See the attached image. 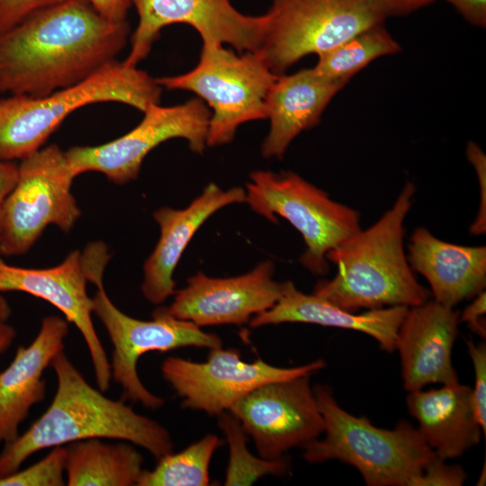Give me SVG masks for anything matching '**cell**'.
I'll list each match as a JSON object with an SVG mask.
<instances>
[{
	"label": "cell",
	"instance_id": "d6986e66",
	"mask_svg": "<svg viewBox=\"0 0 486 486\" xmlns=\"http://www.w3.org/2000/svg\"><path fill=\"white\" fill-rule=\"evenodd\" d=\"M69 322L56 315L42 319L40 328L28 346H20L13 361L0 372V444L14 441L30 410L46 394L45 369L64 350Z\"/></svg>",
	"mask_w": 486,
	"mask_h": 486
},
{
	"label": "cell",
	"instance_id": "83f0119b",
	"mask_svg": "<svg viewBox=\"0 0 486 486\" xmlns=\"http://www.w3.org/2000/svg\"><path fill=\"white\" fill-rule=\"evenodd\" d=\"M67 446H57L41 460L0 479V486H63Z\"/></svg>",
	"mask_w": 486,
	"mask_h": 486
},
{
	"label": "cell",
	"instance_id": "9c48e42d",
	"mask_svg": "<svg viewBox=\"0 0 486 486\" xmlns=\"http://www.w3.org/2000/svg\"><path fill=\"white\" fill-rule=\"evenodd\" d=\"M259 50L276 76L307 55H320L385 15L374 0H273Z\"/></svg>",
	"mask_w": 486,
	"mask_h": 486
},
{
	"label": "cell",
	"instance_id": "5bb4252c",
	"mask_svg": "<svg viewBox=\"0 0 486 486\" xmlns=\"http://www.w3.org/2000/svg\"><path fill=\"white\" fill-rule=\"evenodd\" d=\"M131 1L139 22L122 61L128 67H138L149 54L160 31L170 24H188L201 35L202 43L229 44L239 52H256L266 28V14H243L230 0Z\"/></svg>",
	"mask_w": 486,
	"mask_h": 486
},
{
	"label": "cell",
	"instance_id": "d590c367",
	"mask_svg": "<svg viewBox=\"0 0 486 486\" xmlns=\"http://www.w3.org/2000/svg\"><path fill=\"white\" fill-rule=\"evenodd\" d=\"M385 17L404 15L436 0H374Z\"/></svg>",
	"mask_w": 486,
	"mask_h": 486
},
{
	"label": "cell",
	"instance_id": "5b68a950",
	"mask_svg": "<svg viewBox=\"0 0 486 486\" xmlns=\"http://www.w3.org/2000/svg\"><path fill=\"white\" fill-rule=\"evenodd\" d=\"M313 392L325 435L303 447L309 463L338 460L355 467L369 486H410L436 454L418 428L401 420L392 429L374 426L365 417L342 409L330 388Z\"/></svg>",
	"mask_w": 486,
	"mask_h": 486
},
{
	"label": "cell",
	"instance_id": "74e56055",
	"mask_svg": "<svg viewBox=\"0 0 486 486\" xmlns=\"http://www.w3.org/2000/svg\"><path fill=\"white\" fill-rule=\"evenodd\" d=\"M16 330L6 321H0V355L4 353L14 343Z\"/></svg>",
	"mask_w": 486,
	"mask_h": 486
},
{
	"label": "cell",
	"instance_id": "d4e9b609",
	"mask_svg": "<svg viewBox=\"0 0 486 486\" xmlns=\"http://www.w3.org/2000/svg\"><path fill=\"white\" fill-rule=\"evenodd\" d=\"M400 46L383 23L366 29L319 55L313 68L320 75L346 86L374 59L400 51Z\"/></svg>",
	"mask_w": 486,
	"mask_h": 486
},
{
	"label": "cell",
	"instance_id": "e575fe53",
	"mask_svg": "<svg viewBox=\"0 0 486 486\" xmlns=\"http://www.w3.org/2000/svg\"><path fill=\"white\" fill-rule=\"evenodd\" d=\"M103 17L112 22L127 21L131 0H86Z\"/></svg>",
	"mask_w": 486,
	"mask_h": 486
},
{
	"label": "cell",
	"instance_id": "ffe728a7",
	"mask_svg": "<svg viewBox=\"0 0 486 486\" xmlns=\"http://www.w3.org/2000/svg\"><path fill=\"white\" fill-rule=\"evenodd\" d=\"M412 270L426 278L435 301L454 308L475 297L486 285V248L453 244L417 228L408 244Z\"/></svg>",
	"mask_w": 486,
	"mask_h": 486
},
{
	"label": "cell",
	"instance_id": "ac0fdd59",
	"mask_svg": "<svg viewBox=\"0 0 486 486\" xmlns=\"http://www.w3.org/2000/svg\"><path fill=\"white\" fill-rule=\"evenodd\" d=\"M245 201L246 191L242 187L223 190L210 183L184 209L161 207L154 212L160 237L144 263L140 287L148 302L161 304L175 294L173 274L187 245L203 222L221 208Z\"/></svg>",
	"mask_w": 486,
	"mask_h": 486
},
{
	"label": "cell",
	"instance_id": "836d02e7",
	"mask_svg": "<svg viewBox=\"0 0 486 486\" xmlns=\"http://www.w3.org/2000/svg\"><path fill=\"white\" fill-rule=\"evenodd\" d=\"M472 25L484 28L486 25V0H445Z\"/></svg>",
	"mask_w": 486,
	"mask_h": 486
},
{
	"label": "cell",
	"instance_id": "3957f363",
	"mask_svg": "<svg viewBox=\"0 0 486 486\" xmlns=\"http://www.w3.org/2000/svg\"><path fill=\"white\" fill-rule=\"evenodd\" d=\"M415 191L408 182L375 223L329 250L326 258L337 273L320 281L312 293L352 312L427 302L429 292L416 279L404 250V220Z\"/></svg>",
	"mask_w": 486,
	"mask_h": 486
},
{
	"label": "cell",
	"instance_id": "7c38bea8",
	"mask_svg": "<svg viewBox=\"0 0 486 486\" xmlns=\"http://www.w3.org/2000/svg\"><path fill=\"white\" fill-rule=\"evenodd\" d=\"M325 367L323 360L295 367H277L261 359L240 358L238 351L210 349L205 362L169 356L161 364L163 378L182 398L184 408L220 415L257 387L284 379L311 374Z\"/></svg>",
	"mask_w": 486,
	"mask_h": 486
},
{
	"label": "cell",
	"instance_id": "ba28073f",
	"mask_svg": "<svg viewBox=\"0 0 486 486\" xmlns=\"http://www.w3.org/2000/svg\"><path fill=\"white\" fill-rule=\"evenodd\" d=\"M245 191V202L256 213L274 223L278 215L302 234L306 249L300 262L313 274H326L327 253L361 230L356 210L332 200L294 172L253 171Z\"/></svg>",
	"mask_w": 486,
	"mask_h": 486
},
{
	"label": "cell",
	"instance_id": "4dcf8cb0",
	"mask_svg": "<svg viewBox=\"0 0 486 486\" xmlns=\"http://www.w3.org/2000/svg\"><path fill=\"white\" fill-rule=\"evenodd\" d=\"M68 0H0V34L32 14Z\"/></svg>",
	"mask_w": 486,
	"mask_h": 486
},
{
	"label": "cell",
	"instance_id": "4fadbf2b",
	"mask_svg": "<svg viewBox=\"0 0 486 486\" xmlns=\"http://www.w3.org/2000/svg\"><path fill=\"white\" fill-rule=\"evenodd\" d=\"M310 374L263 384L236 401L230 412L255 443L260 457L276 460L324 432Z\"/></svg>",
	"mask_w": 486,
	"mask_h": 486
},
{
	"label": "cell",
	"instance_id": "8d00e7d4",
	"mask_svg": "<svg viewBox=\"0 0 486 486\" xmlns=\"http://www.w3.org/2000/svg\"><path fill=\"white\" fill-rule=\"evenodd\" d=\"M18 176V164L14 161H0V230L4 205L14 188Z\"/></svg>",
	"mask_w": 486,
	"mask_h": 486
},
{
	"label": "cell",
	"instance_id": "d6a6232c",
	"mask_svg": "<svg viewBox=\"0 0 486 486\" xmlns=\"http://www.w3.org/2000/svg\"><path fill=\"white\" fill-rule=\"evenodd\" d=\"M486 312V294L485 291L478 293L473 302H471L463 312L459 313V320L466 322L471 329L479 336L485 338V321H482Z\"/></svg>",
	"mask_w": 486,
	"mask_h": 486
},
{
	"label": "cell",
	"instance_id": "44dd1931",
	"mask_svg": "<svg viewBox=\"0 0 486 486\" xmlns=\"http://www.w3.org/2000/svg\"><path fill=\"white\" fill-rule=\"evenodd\" d=\"M344 86L313 68L278 76L266 99L270 129L261 145L262 156L283 158L301 132L319 123L328 103Z\"/></svg>",
	"mask_w": 486,
	"mask_h": 486
},
{
	"label": "cell",
	"instance_id": "277c9868",
	"mask_svg": "<svg viewBox=\"0 0 486 486\" xmlns=\"http://www.w3.org/2000/svg\"><path fill=\"white\" fill-rule=\"evenodd\" d=\"M161 87L138 67L117 60L85 80L51 94L0 99V161L21 160L39 150L61 122L76 109L117 102L143 112L159 104Z\"/></svg>",
	"mask_w": 486,
	"mask_h": 486
},
{
	"label": "cell",
	"instance_id": "4316f807",
	"mask_svg": "<svg viewBox=\"0 0 486 486\" xmlns=\"http://www.w3.org/2000/svg\"><path fill=\"white\" fill-rule=\"evenodd\" d=\"M218 416L230 452L224 485H251L266 475H283L288 472L289 461L285 457L267 460L248 451V434L231 413L222 412Z\"/></svg>",
	"mask_w": 486,
	"mask_h": 486
},
{
	"label": "cell",
	"instance_id": "1f68e13d",
	"mask_svg": "<svg viewBox=\"0 0 486 486\" xmlns=\"http://www.w3.org/2000/svg\"><path fill=\"white\" fill-rule=\"evenodd\" d=\"M467 158L474 167L480 184V205L477 216L470 227L474 236L486 231V157L482 149L474 142H469L466 148Z\"/></svg>",
	"mask_w": 486,
	"mask_h": 486
},
{
	"label": "cell",
	"instance_id": "7402d4cb",
	"mask_svg": "<svg viewBox=\"0 0 486 486\" xmlns=\"http://www.w3.org/2000/svg\"><path fill=\"white\" fill-rule=\"evenodd\" d=\"M408 309L406 306H391L356 313L314 293H304L292 282L285 281L279 301L269 310L255 315L249 325L257 328L269 324L301 322L352 329L371 336L383 350L392 353L396 350L399 328Z\"/></svg>",
	"mask_w": 486,
	"mask_h": 486
},
{
	"label": "cell",
	"instance_id": "8992f818",
	"mask_svg": "<svg viewBox=\"0 0 486 486\" xmlns=\"http://www.w3.org/2000/svg\"><path fill=\"white\" fill-rule=\"evenodd\" d=\"M107 263V257L102 255L92 256L86 264V275L96 288L92 297L93 313L106 329L112 346V379L121 385L123 400L157 410L165 400L149 392L140 381L137 371L140 357L148 352L164 353L187 346L212 349L222 346V341L194 323L176 318L167 307L157 308L150 320H138L122 312L111 301L104 286Z\"/></svg>",
	"mask_w": 486,
	"mask_h": 486
},
{
	"label": "cell",
	"instance_id": "8fae6325",
	"mask_svg": "<svg viewBox=\"0 0 486 486\" xmlns=\"http://www.w3.org/2000/svg\"><path fill=\"white\" fill-rule=\"evenodd\" d=\"M141 122L126 134L98 146H76L66 150L77 176L99 172L117 184L136 179L147 155L159 144L175 138L185 139L197 154L205 149L211 112L200 98L182 104H150Z\"/></svg>",
	"mask_w": 486,
	"mask_h": 486
},
{
	"label": "cell",
	"instance_id": "f35d334b",
	"mask_svg": "<svg viewBox=\"0 0 486 486\" xmlns=\"http://www.w3.org/2000/svg\"><path fill=\"white\" fill-rule=\"evenodd\" d=\"M12 308L8 301L0 292V321H7L11 317Z\"/></svg>",
	"mask_w": 486,
	"mask_h": 486
},
{
	"label": "cell",
	"instance_id": "30bf717a",
	"mask_svg": "<svg viewBox=\"0 0 486 486\" xmlns=\"http://www.w3.org/2000/svg\"><path fill=\"white\" fill-rule=\"evenodd\" d=\"M76 177L66 151L41 148L18 164L16 183L7 196L0 230V256L27 253L50 225L70 231L81 216L71 187Z\"/></svg>",
	"mask_w": 486,
	"mask_h": 486
},
{
	"label": "cell",
	"instance_id": "7a4b0ae2",
	"mask_svg": "<svg viewBox=\"0 0 486 486\" xmlns=\"http://www.w3.org/2000/svg\"><path fill=\"white\" fill-rule=\"evenodd\" d=\"M55 395L31 427L0 452V479L21 469L46 448L90 438L127 441L146 449L156 460L172 453L169 431L159 422L135 412L122 400L94 388L63 351L53 358Z\"/></svg>",
	"mask_w": 486,
	"mask_h": 486
},
{
	"label": "cell",
	"instance_id": "f546056e",
	"mask_svg": "<svg viewBox=\"0 0 486 486\" xmlns=\"http://www.w3.org/2000/svg\"><path fill=\"white\" fill-rule=\"evenodd\" d=\"M466 346L474 371V387L472 388L474 410L483 433L486 431V346L467 340Z\"/></svg>",
	"mask_w": 486,
	"mask_h": 486
},
{
	"label": "cell",
	"instance_id": "e0dca14e",
	"mask_svg": "<svg viewBox=\"0 0 486 486\" xmlns=\"http://www.w3.org/2000/svg\"><path fill=\"white\" fill-rule=\"evenodd\" d=\"M459 323V311L435 300L408 309L396 342L407 392L458 382L452 350Z\"/></svg>",
	"mask_w": 486,
	"mask_h": 486
},
{
	"label": "cell",
	"instance_id": "603a6c76",
	"mask_svg": "<svg viewBox=\"0 0 486 486\" xmlns=\"http://www.w3.org/2000/svg\"><path fill=\"white\" fill-rule=\"evenodd\" d=\"M407 406L418 423V431L436 456H462L482 438L472 388L458 382L438 389L409 392Z\"/></svg>",
	"mask_w": 486,
	"mask_h": 486
},
{
	"label": "cell",
	"instance_id": "6da1fadb",
	"mask_svg": "<svg viewBox=\"0 0 486 486\" xmlns=\"http://www.w3.org/2000/svg\"><path fill=\"white\" fill-rule=\"evenodd\" d=\"M127 21L112 22L86 0L41 9L0 34V93L40 97L116 60Z\"/></svg>",
	"mask_w": 486,
	"mask_h": 486
},
{
	"label": "cell",
	"instance_id": "484cf974",
	"mask_svg": "<svg viewBox=\"0 0 486 486\" xmlns=\"http://www.w3.org/2000/svg\"><path fill=\"white\" fill-rule=\"evenodd\" d=\"M220 438L208 434L184 450L159 458L153 470H145L138 486H206L209 466Z\"/></svg>",
	"mask_w": 486,
	"mask_h": 486
},
{
	"label": "cell",
	"instance_id": "f1b7e54d",
	"mask_svg": "<svg viewBox=\"0 0 486 486\" xmlns=\"http://www.w3.org/2000/svg\"><path fill=\"white\" fill-rule=\"evenodd\" d=\"M466 479L467 473L461 465L449 464L435 456L410 486H461Z\"/></svg>",
	"mask_w": 486,
	"mask_h": 486
},
{
	"label": "cell",
	"instance_id": "52a82bcc",
	"mask_svg": "<svg viewBox=\"0 0 486 486\" xmlns=\"http://www.w3.org/2000/svg\"><path fill=\"white\" fill-rule=\"evenodd\" d=\"M277 76L256 52L237 54L209 42L192 70L156 81L161 88L193 92L212 108L206 145L216 147L230 143L241 124L266 119V95Z\"/></svg>",
	"mask_w": 486,
	"mask_h": 486
},
{
	"label": "cell",
	"instance_id": "2e32d148",
	"mask_svg": "<svg viewBox=\"0 0 486 486\" xmlns=\"http://www.w3.org/2000/svg\"><path fill=\"white\" fill-rule=\"evenodd\" d=\"M274 273L271 260L234 277L213 278L199 272L187 279L185 287L175 292L167 309L176 318L199 327L246 324L281 298L285 282L274 281Z\"/></svg>",
	"mask_w": 486,
	"mask_h": 486
},
{
	"label": "cell",
	"instance_id": "cb8c5ba5",
	"mask_svg": "<svg viewBox=\"0 0 486 486\" xmlns=\"http://www.w3.org/2000/svg\"><path fill=\"white\" fill-rule=\"evenodd\" d=\"M132 445L127 441L107 443L100 438L66 445V484L138 486L145 471L144 459Z\"/></svg>",
	"mask_w": 486,
	"mask_h": 486
},
{
	"label": "cell",
	"instance_id": "9a60e30c",
	"mask_svg": "<svg viewBox=\"0 0 486 486\" xmlns=\"http://www.w3.org/2000/svg\"><path fill=\"white\" fill-rule=\"evenodd\" d=\"M87 282L82 252L77 249L58 266L48 268L12 266L0 256V292H25L50 302L62 312L84 338L97 388L104 392L112 381L110 360L94 326Z\"/></svg>",
	"mask_w": 486,
	"mask_h": 486
}]
</instances>
